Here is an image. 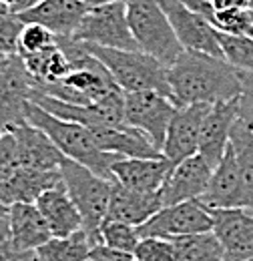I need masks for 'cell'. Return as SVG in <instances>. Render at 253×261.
I'll return each mask as SVG.
<instances>
[{
  "label": "cell",
  "instance_id": "39",
  "mask_svg": "<svg viewBox=\"0 0 253 261\" xmlns=\"http://www.w3.org/2000/svg\"><path fill=\"white\" fill-rule=\"evenodd\" d=\"M113 2H127V0H93L91 6H100V4H113Z\"/></svg>",
  "mask_w": 253,
  "mask_h": 261
},
{
  "label": "cell",
  "instance_id": "25",
  "mask_svg": "<svg viewBox=\"0 0 253 261\" xmlns=\"http://www.w3.org/2000/svg\"><path fill=\"white\" fill-rule=\"evenodd\" d=\"M93 245L87 231L81 229L66 237H50L34 253L36 261H89Z\"/></svg>",
  "mask_w": 253,
  "mask_h": 261
},
{
  "label": "cell",
  "instance_id": "1",
  "mask_svg": "<svg viewBox=\"0 0 253 261\" xmlns=\"http://www.w3.org/2000/svg\"><path fill=\"white\" fill-rule=\"evenodd\" d=\"M173 100L185 105H217L241 95V70L221 57L183 50L167 66Z\"/></svg>",
  "mask_w": 253,
  "mask_h": 261
},
{
  "label": "cell",
  "instance_id": "22",
  "mask_svg": "<svg viewBox=\"0 0 253 261\" xmlns=\"http://www.w3.org/2000/svg\"><path fill=\"white\" fill-rule=\"evenodd\" d=\"M163 207L159 193H143L129 189L125 185L113 181V191L109 201V213L107 219L123 221L129 225H143L149 217H153Z\"/></svg>",
  "mask_w": 253,
  "mask_h": 261
},
{
  "label": "cell",
  "instance_id": "30",
  "mask_svg": "<svg viewBox=\"0 0 253 261\" xmlns=\"http://www.w3.org/2000/svg\"><path fill=\"white\" fill-rule=\"evenodd\" d=\"M22 29H24V22L20 14L0 4V53L4 55L18 53V38H20Z\"/></svg>",
  "mask_w": 253,
  "mask_h": 261
},
{
  "label": "cell",
  "instance_id": "8",
  "mask_svg": "<svg viewBox=\"0 0 253 261\" xmlns=\"http://www.w3.org/2000/svg\"><path fill=\"white\" fill-rule=\"evenodd\" d=\"M141 237H181L203 231H213V217L207 205L199 199L183 201L175 205L161 207L153 217L137 227Z\"/></svg>",
  "mask_w": 253,
  "mask_h": 261
},
{
  "label": "cell",
  "instance_id": "10",
  "mask_svg": "<svg viewBox=\"0 0 253 261\" xmlns=\"http://www.w3.org/2000/svg\"><path fill=\"white\" fill-rule=\"evenodd\" d=\"M36 89L34 79L18 55H12L0 72V127L10 129L27 121L31 95Z\"/></svg>",
  "mask_w": 253,
  "mask_h": 261
},
{
  "label": "cell",
  "instance_id": "16",
  "mask_svg": "<svg viewBox=\"0 0 253 261\" xmlns=\"http://www.w3.org/2000/svg\"><path fill=\"white\" fill-rule=\"evenodd\" d=\"M10 133L16 143L18 167L36 171H50L61 167L64 155L42 129L24 121L20 125L10 127Z\"/></svg>",
  "mask_w": 253,
  "mask_h": 261
},
{
  "label": "cell",
  "instance_id": "18",
  "mask_svg": "<svg viewBox=\"0 0 253 261\" xmlns=\"http://www.w3.org/2000/svg\"><path fill=\"white\" fill-rule=\"evenodd\" d=\"M171 171V163L161 157H121L113 163V181L143 193H159Z\"/></svg>",
  "mask_w": 253,
  "mask_h": 261
},
{
  "label": "cell",
  "instance_id": "31",
  "mask_svg": "<svg viewBox=\"0 0 253 261\" xmlns=\"http://www.w3.org/2000/svg\"><path fill=\"white\" fill-rule=\"evenodd\" d=\"M53 44H57V36L48 29H44L42 24L24 22V29H22L20 38H18V53L16 55H20V57L32 55V53L44 50Z\"/></svg>",
  "mask_w": 253,
  "mask_h": 261
},
{
  "label": "cell",
  "instance_id": "9",
  "mask_svg": "<svg viewBox=\"0 0 253 261\" xmlns=\"http://www.w3.org/2000/svg\"><path fill=\"white\" fill-rule=\"evenodd\" d=\"M161 6L185 50L205 53L223 59L219 33L207 18L191 10L183 0H161Z\"/></svg>",
  "mask_w": 253,
  "mask_h": 261
},
{
  "label": "cell",
  "instance_id": "17",
  "mask_svg": "<svg viewBox=\"0 0 253 261\" xmlns=\"http://www.w3.org/2000/svg\"><path fill=\"white\" fill-rule=\"evenodd\" d=\"M89 6L83 0H38L29 10L20 12L22 22L42 24L59 36H72L81 27Z\"/></svg>",
  "mask_w": 253,
  "mask_h": 261
},
{
  "label": "cell",
  "instance_id": "45",
  "mask_svg": "<svg viewBox=\"0 0 253 261\" xmlns=\"http://www.w3.org/2000/svg\"><path fill=\"white\" fill-rule=\"evenodd\" d=\"M245 261H253V257H249V259H245Z\"/></svg>",
  "mask_w": 253,
  "mask_h": 261
},
{
  "label": "cell",
  "instance_id": "40",
  "mask_svg": "<svg viewBox=\"0 0 253 261\" xmlns=\"http://www.w3.org/2000/svg\"><path fill=\"white\" fill-rule=\"evenodd\" d=\"M6 215H8V205H4L0 199V217H6Z\"/></svg>",
  "mask_w": 253,
  "mask_h": 261
},
{
  "label": "cell",
  "instance_id": "41",
  "mask_svg": "<svg viewBox=\"0 0 253 261\" xmlns=\"http://www.w3.org/2000/svg\"><path fill=\"white\" fill-rule=\"evenodd\" d=\"M247 10H251L253 12V0H247Z\"/></svg>",
  "mask_w": 253,
  "mask_h": 261
},
{
  "label": "cell",
  "instance_id": "4",
  "mask_svg": "<svg viewBox=\"0 0 253 261\" xmlns=\"http://www.w3.org/2000/svg\"><path fill=\"white\" fill-rule=\"evenodd\" d=\"M63 183L77 209L83 215V225L93 243L98 241V229L109 213V201L113 191V179L100 177L89 167L64 157L61 163Z\"/></svg>",
  "mask_w": 253,
  "mask_h": 261
},
{
  "label": "cell",
  "instance_id": "5",
  "mask_svg": "<svg viewBox=\"0 0 253 261\" xmlns=\"http://www.w3.org/2000/svg\"><path fill=\"white\" fill-rule=\"evenodd\" d=\"M127 20L139 48L169 66L185 48L173 31L161 0H127Z\"/></svg>",
  "mask_w": 253,
  "mask_h": 261
},
{
  "label": "cell",
  "instance_id": "44",
  "mask_svg": "<svg viewBox=\"0 0 253 261\" xmlns=\"http://www.w3.org/2000/svg\"><path fill=\"white\" fill-rule=\"evenodd\" d=\"M251 20H253V12H251ZM249 36H253V31H251V34H249Z\"/></svg>",
  "mask_w": 253,
  "mask_h": 261
},
{
  "label": "cell",
  "instance_id": "20",
  "mask_svg": "<svg viewBox=\"0 0 253 261\" xmlns=\"http://www.w3.org/2000/svg\"><path fill=\"white\" fill-rule=\"evenodd\" d=\"M8 223L14 247L20 253H32L40 245H44L53 231L48 227L44 215L36 207V203H14L8 207Z\"/></svg>",
  "mask_w": 253,
  "mask_h": 261
},
{
  "label": "cell",
  "instance_id": "37",
  "mask_svg": "<svg viewBox=\"0 0 253 261\" xmlns=\"http://www.w3.org/2000/svg\"><path fill=\"white\" fill-rule=\"evenodd\" d=\"M215 10H225V8H247V0H211Z\"/></svg>",
  "mask_w": 253,
  "mask_h": 261
},
{
  "label": "cell",
  "instance_id": "6",
  "mask_svg": "<svg viewBox=\"0 0 253 261\" xmlns=\"http://www.w3.org/2000/svg\"><path fill=\"white\" fill-rule=\"evenodd\" d=\"M72 38L98 44V46H107V48L141 50L129 29L125 2L89 6L81 27L72 34Z\"/></svg>",
  "mask_w": 253,
  "mask_h": 261
},
{
  "label": "cell",
  "instance_id": "36",
  "mask_svg": "<svg viewBox=\"0 0 253 261\" xmlns=\"http://www.w3.org/2000/svg\"><path fill=\"white\" fill-rule=\"evenodd\" d=\"M89 261H137L133 253H127L121 249H113L105 243H96L93 245V251H91V257Z\"/></svg>",
  "mask_w": 253,
  "mask_h": 261
},
{
  "label": "cell",
  "instance_id": "27",
  "mask_svg": "<svg viewBox=\"0 0 253 261\" xmlns=\"http://www.w3.org/2000/svg\"><path fill=\"white\" fill-rule=\"evenodd\" d=\"M219 42H221L223 59L227 63H231L243 72H253V36L219 33Z\"/></svg>",
  "mask_w": 253,
  "mask_h": 261
},
{
  "label": "cell",
  "instance_id": "28",
  "mask_svg": "<svg viewBox=\"0 0 253 261\" xmlns=\"http://www.w3.org/2000/svg\"><path fill=\"white\" fill-rule=\"evenodd\" d=\"M98 241L113 247V249H121L127 253H135L141 235L135 225H129L123 221H115V219H105L103 225L98 229Z\"/></svg>",
  "mask_w": 253,
  "mask_h": 261
},
{
  "label": "cell",
  "instance_id": "26",
  "mask_svg": "<svg viewBox=\"0 0 253 261\" xmlns=\"http://www.w3.org/2000/svg\"><path fill=\"white\" fill-rule=\"evenodd\" d=\"M231 145L235 149L237 163H239L241 177H243L245 199H247L245 209L253 215V130L241 119H237V123L233 125Z\"/></svg>",
  "mask_w": 253,
  "mask_h": 261
},
{
  "label": "cell",
  "instance_id": "32",
  "mask_svg": "<svg viewBox=\"0 0 253 261\" xmlns=\"http://www.w3.org/2000/svg\"><path fill=\"white\" fill-rule=\"evenodd\" d=\"M133 255L137 261H173V241L165 237H141Z\"/></svg>",
  "mask_w": 253,
  "mask_h": 261
},
{
  "label": "cell",
  "instance_id": "3",
  "mask_svg": "<svg viewBox=\"0 0 253 261\" xmlns=\"http://www.w3.org/2000/svg\"><path fill=\"white\" fill-rule=\"evenodd\" d=\"M87 50L98 59L115 83L125 93L137 91H157L173 98L169 79H167V65L157 61L155 57L143 53V50H123V48H107L85 42Z\"/></svg>",
  "mask_w": 253,
  "mask_h": 261
},
{
  "label": "cell",
  "instance_id": "42",
  "mask_svg": "<svg viewBox=\"0 0 253 261\" xmlns=\"http://www.w3.org/2000/svg\"><path fill=\"white\" fill-rule=\"evenodd\" d=\"M6 130H8V129H2V127H0V139L4 137V133H6Z\"/></svg>",
  "mask_w": 253,
  "mask_h": 261
},
{
  "label": "cell",
  "instance_id": "34",
  "mask_svg": "<svg viewBox=\"0 0 253 261\" xmlns=\"http://www.w3.org/2000/svg\"><path fill=\"white\" fill-rule=\"evenodd\" d=\"M18 169V157H16V143L10 129L0 139V181L12 175Z\"/></svg>",
  "mask_w": 253,
  "mask_h": 261
},
{
  "label": "cell",
  "instance_id": "23",
  "mask_svg": "<svg viewBox=\"0 0 253 261\" xmlns=\"http://www.w3.org/2000/svg\"><path fill=\"white\" fill-rule=\"evenodd\" d=\"M36 207L44 215L48 227L53 231V237H66V235H72L85 229L83 215L77 209L74 201L70 199L64 183L44 191L36 199Z\"/></svg>",
  "mask_w": 253,
  "mask_h": 261
},
{
  "label": "cell",
  "instance_id": "21",
  "mask_svg": "<svg viewBox=\"0 0 253 261\" xmlns=\"http://www.w3.org/2000/svg\"><path fill=\"white\" fill-rule=\"evenodd\" d=\"M95 143L105 151L119 157H161L163 153L131 125H98L89 127Z\"/></svg>",
  "mask_w": 253,
  "mask_h": 261
},
{
  "label": "cell",
  "instance_id": "11",
  "mask_svg": "<svg viewBox=\"0 0 253 261\" xmlns=\"http://www.w3.org/2000/svg\"><path fill=\"white\" fill-rule=\"evenodd\" d=\"M211 105L197 102V105H185L179 107L175 117L169 123V129L165 135L163 143V157L171 163V167L181 163L191 155L199 153V137H201V127L203 121L209 113Z\"/></svg>",
  "mask_w": 253,
  "mask_h": 261
},
{
  "label": "cell",
  "instance_id": "38",
  "mask_svg": "<svg viewBox=\"0 0 253 261\" xmlns=\"http://www.w3.org/2000/svg\"><path fill=\"white\" fill-rule=\"evenodd\" d=\"M10 57H12V55H4V53H0V72L6 68L8 61H10Z\"/></svg>",
  "mask_w": 253,
  "mask_h": 261
},
{
  "label": "cell",
  "instance_id": "15",
  "mask_svg": "<svg viewBox=\"0 0 253 261\" xmlns=\"http://www.w3.org/2000/svg\"><path fill=\"white\" fill-rule=\"evenodd\" d=\"M239 119V97L211 105L199 137V155L205 157V161L213 169L223 159L229 143H231V130Z\"/></svg>",
  "mask_w": 253,
  "mask_h": 261
},
{
  "label": "cell",
  "instance_id": "12",
  "mask_svg": "<svg viewBox=\"0 0 253 261\" xmlns=\"http://www.w3.org/2000/svg\"><path fill=\"white\" fill-rule=\"evenodd\" d=\"M211 175H213V167L199 153L183 159L181 163L173 165L165 183L159 189L163 207L183 203V201L201 199V195L209 187Z\"/></svg>",
  "mask_w": 253,
  "mask_h": 261
},
{
  "label": "cell",
  "instance_id": "24",
  "mask_svg": "<svg viewBox=\"0 0 253 261\" xmlns=\"http://www.w3.org/2000/svg\"><path fill=\"white\" fill-rule=\"evenodd\" d=\"M173 261H223L221 241L213 231L173 237Z\"/></svg>",
  "mask_w": 253,
  "mask_h": 261
},
{
  "label": "cell",
  "instance_id": "43",
  "mask_svg": "<svg viewBox=\"0 0 253 261\" xmlns=\"http://www.w3.org/2000/svg\"><path fill=\"white\" fill-rule=\"evenodd\" d=\"M83 2H85L87 6H91V2H93V0H83Z\"/></svg>",
  "mask_w": 253,
  "mask_h": 261
},
{
  "label": "cell",
  "instance_id": "33",
  "mask_svg": "<svg viewBox=\"0 0 253 261\" xmlns=\"http://www.w3.org/2000/svg\"><path fill=\"white\" fill-rule=\"evenodd\" d=\"M0 261H36V253H20L14 247L8 215L0 217Z\"/></svg>",
  "mask_w": 253,
  "mask_h": 261
},
{
  "label": "cell",
  "instance_id": "29",
  "mask_svg": "<svg viewBox=\"0 0 253 261\" xmlns=\"http://www.w3.org/2000/svg\"><path fill=\"white\" fill-rule=\"evenodd\" d=\"M211 24L219 33L229 34H251L253 20L251 10L247 8H225V10H215Z\"/></svg>",
  "mask_w": 253,
  "mask_h": 261
},
{
  "label": "cell",
  "instance_id": "35",
  "mask_svg": "<svg viewBox=\"0 0 253 261\" xmlns=\"http://www.w3.org/2000/svg\"><path fill=\"white\" fill-rule=\"evenodd\" d=\"M239 119L253 130V72H243V70H241Z\"/></svg>",
  "mask_w": 253,
  "mask_h": 261
},
{
  "label": "cell",
  "instance_id": "13",
  "mask_svg": "<svg viewBox=\"0 0 253 261\" xmlns=\"http://www.w3.org/2000/svg\"><path fill=\"white\" fill-rule=\"evenodd\" d=\"M213 233L221 241L225 259L245 261L253 257V215L243 209H209Z\"/></svg>",
  "mask_w": 253,
  "mask_h": 261
},
{
  "label": "cell",
  "instance_id": "19",
  "mask_svg": "<svg viewBox=\"0 0 253 261\" xmlns=\"http://www.w3.org/2000/svg\"><path fill=\"white\" fill-rule=\"evenodd\" d=\"M63 183L61 167L50 171H36L18 167L12 175L0 181V199L4 205L14 203H36V199L44 191Z\"/></svg>",
  "mask_w": 253,
  "mask_h": 261
},
{
  "label": "cell",
  "instance_id": "7",
  "mask_svg": "<svg viewBox=\"0 0 253 261\" xmlns=\"http://www.w3.org/2000/svg\"><path fill=\"white\" fill-rule=\"evenodd\" d=\"M179 105L171 97L157 91L125 93V123L141 130L159 151Z\"/></svg>",
  "mask_w": 253,
  "mask_h": 261
},
{
  "label": "cell",
  "instance_id": "2",
  "mask_svg": "<svg viewBox=\"0 0 253 261\" xmlns=\"http://www.w3.org/2000/svg\"><path fill=\"white\" fill-rule=\"evenodd\" d=\"M27 121L44 130L66 159H72L77 163L89 167L100 177L113 179V173H111L113 163L121 157L113 155V153H105L95 143L89 127L74 123V121L59 119L34 102L29 105Z\"/></svg>",
  "mask_w": 253,
  "mask_h": 261
},
{
  "label": "cell",
  "instance_id": "14",
  "mask_svg": "<svg viewBox=\"0 0 253 261\" xmlns=\"http://www.w3.org/2000/svg\"><path fill=\"white\" fill-rule=\"evenodd\" d=\"M199 201L203 205H207L209 209H237V207L245 209L247 199H245L243 177H241L237 155H235V149L231 143H229L219 165L213 169L209 187Z\"/></svg>",
  "mask_w": 253,
  "mask_h": 261
}]
</instances>
